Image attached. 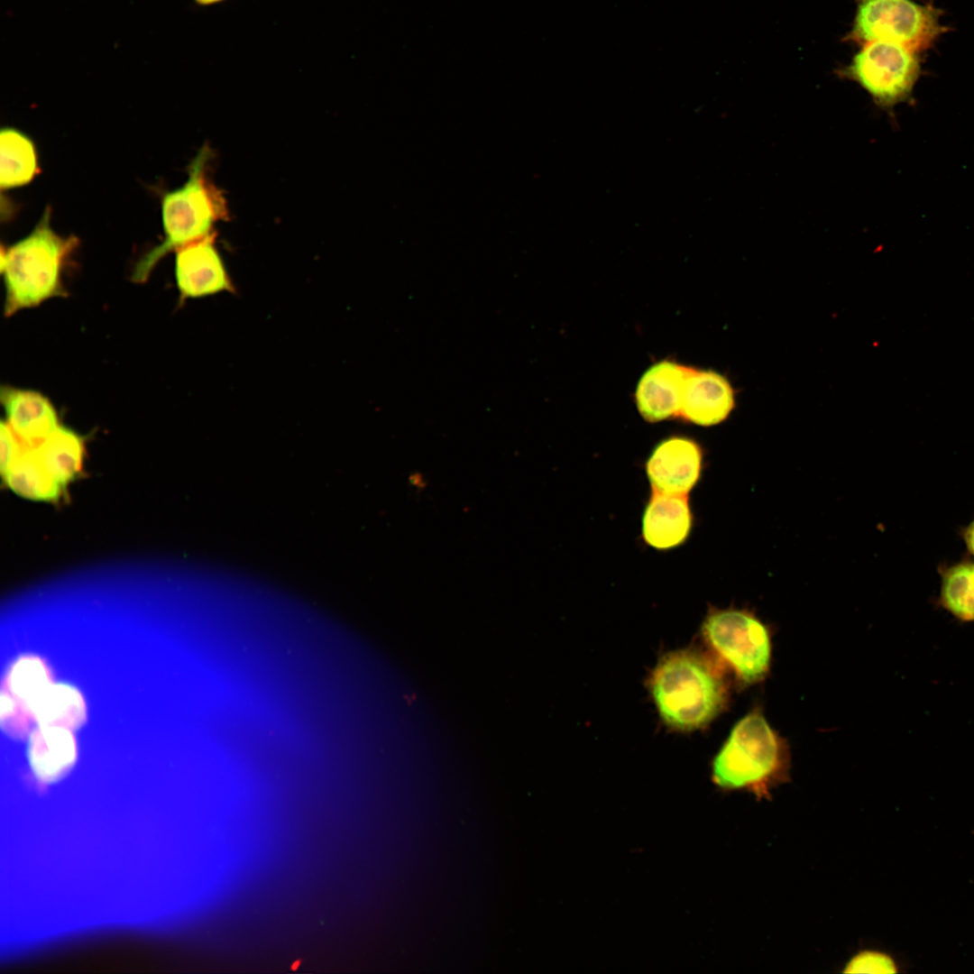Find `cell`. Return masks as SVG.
<instances>
[{
	"label": "cell",
	"mask_w": 974,
	"mask_h": 974,
	"mask_svg": "<svg viewBox=\"0 0 974 974\" xmlns=\"http://www.w3.org/2000/svg\"><path fill=\"white\" fill-rule=\"evenodd\" d=\"M702 457L700 446L687 437L672 436L660 442L646 464L652 489L686 495L700 477Z\"/></svg>",
	"instance_id": "cell-8"
},
{
	"label": "cell",
	"mask_w": 974,
	"mask_h": 974,
	"mask_svg": "<svg viewBox=\"0 0 974 974\" xmlns=\"http://www.w3.org/2000/svg\"><path fill=\"white\" fill-rule=\"evenodd\" d=\"M733 407L732 388L722 375L689 367L677 418L712 426L724 420Z\"/></svg>",
	"instance_id": "cell-10"
},
{
	"label": "cell",
	"mask_w": 974,
	"mask_h": 974,
	"mask_svg": "<svg viewBox=\"0 0 974 974\" xmlns=\"http://www.w3.org/2000/svg\"><path fill=\"white\" fill-rule=\"evenodd\" d=\"M38 726L74 730L86 720V704L81 694L65 684H51L32 707Z\"/></svg>",
	"instance_id": "cell-16"
},
{
	"label": "cell",
	"mask_w": 974,
	"mask_h": 974,
	"mask_svg": "<svg viewBox=\"0 0 974 974\" xmlns=\"http://www.w3.org/2000/svg\"><path fill=\"white\" fill-rule=\"evenodd\" d=\"M77 756L72 730L54 726H38L31 733L29 758L35 776L53 782L68 772Z\"/></svg>",
	"instance_id": "cell-14"
},
{
	"label": "cell",
	"mask_w": 974,
	"mask_h": 974,
	"mask_svg": "<svg viewBox=\"0 0 974 974\" xmlns=\"http://www.w3.org/2000/svg\"><path fill=\"white\" fill-rule=\"evenodd\" d=\"M51 213L46 207L32 232L1 253L5 316L66 294L60 272L75 238L65 239L54 233Z\"/></svg>",
	"instance_id": "cell-3"
},
{
	"label": "cell",
	"mask_w": 974,
	"mask_h": 974,
	"mask_svg": "<svg viewBox=\"0 0 974 974\" xmlns=\"http://www.w3.org/2000/svg\"><path fill=\"white\" fill-rule=\"evenodd\" d=\"M839 73L858 83L881 108L906 100L920 75L916 52L890 41L865 43Z\"/></svg>",
	"instance_id": "cell-7"
},
{
	"label": "cell",
	"mask_w": 974,
	"mask_h": 974,
	"mask_svg": "<svg viewBox=\"0 0 974 974\" xmlns=\"http://www.w3.org/2000/svg\"><path fill=\"white\" fill-rule=\"evenodd\" d=\"M944 32L939 11L912 0H859L850 37L863 44L890 41L926 51Z\"/></svg>",
	"instance_id": "cell-6"
},
{
	"label": "cell",
	"mask_w": 974,
	"mask_h": 974,
	"mask_svg": "<svg viewBox=\"0 0 974 974\" xmlns=\"http://www.w3.org/2000/svg\"><path fill=\"white\" fill-rule=\"evenodd\" d=\"M1 473L2 474L8 469L11 464L18 456L20 452L24 446L18 436L12 430L8 423L5 420L1 422Z\"/></svg>",
	"instance_id": "cell-22"
},
{
	"label": "cell",
	"mask_w": 974,
	"mask_h": 974,
	"mask_svg": "<svg viewBox=\"0 0 974 974\" xmlns=\"http://www.w3.org/2000/svg\"><path fill=\"white\" fill-rule=\"evenodd\" d=\"M689 367L672 361H661L641 376L636 390V404L649 422L677 418L684 383Z\"/></svg>",
	"instance_id": "cell-11"
},
{
	"label": "cell",
	"mask_w": 974,
	"mask_h": 974,
	"mask_svg": "<svg viewBox=\"0 0 974 974\" xmlns=\"http://www.w3.org/2000/svg\"><path fill=\"white\" fill-rule=\"evenodd\" d=\"M942 596L945 607L954 615L974 620V565L960 564L947 571Z\"/></svg>",
	"instance_id": "cell-20"
},
{
	"label": "cell",
	"mask_w": 974,
	"mask_h": 974,
	"mask_svg": "<svg viewBox=\"0 0 974 974\" xmlns=\"http://www.w3.org/2000/svg\"><path fill=\"white\" fill-rule=\"evenodd\" d=\"M691 526L687 495L653 490L642 519V534L647 544L662 550L675 547L686 539Z\"/></svg>",
	"instance_id": "cell-13"
},
{
	"label": "cell",
	"mask_w": 974,
	"mask_h": 974,
	"mask_svg": "<svg viewBox=\"0 0 974 974\" xmlns=\"http://www.w3.org/2000/svg\"><path fill=\"white\" fill-rule=\"evenodd\" d=\"M209 153L203 147L190 164L187 182L164 195L161 212L165 239L136 264L133 281L144 282L165 254L211 234L214 225L228 216L223 195L206 175Z\"/></svg>",
	"instance_id": "cell-4"
},
{
	"label": "cell",
	"mask_w": 974,
	"mask_h": 974,
	"mask_svg": "<svg viewBox=\"0 0 974 974\" xmlns=\"http://www.w3.org/2000/svg\"><path fill=\"white\" fill-rule=\"evenodd\" d=\"M0 717L4 730L11 736L23 738L37 724L30 707L15 699L4 686L0 697Z\"/></svg>",
	"instance_id": "cell-21"
},
{
	"label": "cell",
	"mask_w": 974,
	"mask_h": 974,
	"mask_svg": "<svg viewBox=\"0 0 974 974\" xmlns=\"http://www.w3.org/2000/svg\"><path fill=\"white\" fill-rule=\"evenodd\" d=\"M786 744L758 710L731 730L711 767L714 786L723 793L745 790L758 801L771 800V791L789 777Z\"/></svg>",
	"instance_id": "cell-1"
},
{
	"label": "cell",
	"mask_w": 974,
	"mask_h": 974,
	"mask_svg": "<svg viewBox=\"0 0 974 974\" xmlns=\"http://www.w3.org/2000/svg\"><path fill=\"white\" fill-rule=\"evenodd\" d=\"M214 236L211 234L176 250L175 276L181 297L198 298L232 290Z\"/></svg>",
	"instance_id": "cell-9"
},
{
	"label": "cell",
	"mask_w": 974,
	"mask_h": 974,
	"mask_svg": "<svg viewBox=\"0 0 974 974\" xmlns=\"http://www.w3.org/2000/svg\"><path fill=\"white\" fill-rule=\"evenodd\" d=\"M650 692L666 724L693 730L722 709L727 691L720 672L699 653L684 649L664 656L653 670Z\"/></svg>",
	"instance_id": "cell-2"
},
{
	"label": "cell",
	"mask_w": 974,
	"mask_h": 974,
	"mask_svg": "<svg viewBox=\"0 0 974 974\" xmlns=\"http://www.w3.org/2000/svg\"><path fill=\"white\" fill-rule=\"evenodd\" d=\"M44 662L33 656L23 657L11 666L3 686L18 701L31 708L51 685Z\"/></svg>",
	"instance_id": "cell-19"
},
{
	"label": "cell",
	"mask_w": 974,
	"mask_h": 974,
	"mask_svg": "<svg viewBox=\"0 0 974 974\" xmlns=\"http://www.w3.org/2000/svg\"><path fill=\"white\" fill-rule=\"evenodd\" d=\"M965 538L968 547L974 554V521L967 528Z\"/></svg>",
	"instance_id": "cell-23"
},
{
	"label": "cell",
	"mask_w": 974,
	"mask_h": 974,
	"mask_svg": "<svg viewBox=\"0 0 974 974\" xmlns=\"http://www.w3.org/2000/svg\"><path fill=\"white\" fill-rule=\"evenodd\" d=\"M703 635L716 655L741 685L765 678L771 660V641L767 627L745 610L712 609Z\"/></svg>",
	"instance_id": "cell-5"
},
{
	"label": "cell",
	"mask_w": 974,
	"mask_h": 974,
	"mask_svg": "<svg viewBox=\"0 0 974 974\" xmlns=\"http://www.w3.org/2000/svg\"><path fill=\"white\" fill-rule=\"evenodd\" d=\"M35 447L49 473L62 487L79 473L83 464L84 444L71 429L59 426Z\"/></svg>",
	"instance_id": "cell-17"
},
{
	"label": "cell",
	"mask_w": 974,
	"mask_h": 974,
	"mask_svg": "<svg viewBox=\"0 0 974 974\" xmlns=\"http://www.w3.org/2000/svg\"><path fill=\"white\" fill-rule=\"evenodd\" d=\"M0 185L9 188L28 183L37 172V157L32 141L13 128L0 133Z\"/></svg>",
	"instance_id": "cell-18"
},
{
	"label": "cell",
	"mask_w": 974,
	"mask_h": 974,
	"mask_svg": "<svg viewBox=\"0 0 974 974\" xmlns=\"http://www.w3.org/2000/svg\"><path fill=\"white\" fill-rule=\"evenodd\" d=\"M220 1H222V0H196V2H198L200 5H211V4H214V3L220 2Z\"/></svg>",
	"instance_id": "cell-24"
},
{
	"label": "cell",
	"mask_w": 974,
	"mask_h": 974,
	"mask_svg": "<svg viewBox=\"0 0 974 974\" xmlns=\"http://www.w3.org/2000/svg\"><path fill=\"white\" fill-rule=\"evenodd\" d=\"M1 402L5 421L18 438L29 446L41 444L60 426L54 407L37 391L3 386Z\"/></svg>",
	"instance_id": "cell-12"
},
{
	"label": "cell",
	"mask_w": 974,
	"mask_h": 974,
	"mask_svg": "<svg viewBox=\"0 0 974 974\" xmlns=\"http://www.w3.org/2000/svg\"><path fill=\"white\" fill-rule=\"evenodd\" d=\"M2 475L10 490L22 498L32 501L55 500L63 488L49 473L36 447L25 444Z\"/></svg>",
	"instance_id": "cell-15"
}]
</instances>
